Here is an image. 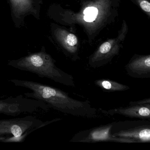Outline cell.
Returning a JSON list of instances; mask_svg holds the SVG:
<instances>
[{
    "label": "cell",
    "mask_w": 150,
    "mask_h": 150,
    "mask_svg": "<svg viewBox=\"0 0 150 150\" xmlns=\"http://www.w3.org/2000/svg\"><path fill=\"white\" fill-rule=\"evenodd\" d=\"M9 81L16 86L31 90L32 92L25 93L24 96L43 102L50 108L79 117L96 118L99 116L100 110L94 107L90 101L75 100L57 88L27 80L11 79Z\"/></svg>",
    "instance_id": "obj_1"
},
{
    "label": "cell",
    "mask_w": 150,
    "mask_h": 150,
    "mask_svg": "<svg viewBox=\"0 0 150 150\" xmlns=\"http://www.w3.org/2000/svg\"><path fill=\"white\" fill-rule=\"evenodd\" d=\"M8 65L18 70L35 74L67 86H75L72 75L56 66L50 56L43 53L35 54L24 59L8 62Z\"/></svg>",
    "instance_id": "obj_2"
},
{
    "label": "cell",
    "mask_w": 150,
    "mask_h": 150,
    "mask_svg": "<svg viewBox=\"0 0 150 150\" xmlns=\"http://www.w3.org/2000/svg\"><path fill=\"white\" fill-rule=\"evenodd\" d=\"M61 120L55 118L43 122L32 115L22 117L0 120V142L21 143V137H28L33 132L49 124Z\"/></svg>",
    "instance_id": "obj_3"
},
{
    "label": "cell",
    "mask_w": 150,
    "mask_h": 150,
    "mask_svg": "<svg viewBox=\"0 0 150 150\" xmlns=\"http://www.w3.org/2000/svg\"><path fill=\"white\" fill-rule=\"evenodd\" d=\"M50 109L43 102L24 97L23 95L0 100V114L7 115L32 114L41 110L48 111Z\"/></svg>",
    "instance_id": "obj_4"
},
{
    "label": "cell",
    "mask_w": 150,
    "mask_h": 150,
    "mask_svg": "<svg viewBox=\"0 0 150 150\" xmlns=\"http://www.w3.org/2000/svg\"><path fill=\"white\" fill-rule=\"evenodd\" d=\"M112 136L135 140L137 143L150 142V122L146 120L114 122Z\"/></svg>",
    "instance_id": "obj_5"
},
{
    "label": "cell",
    "mask_w": 150,
    "mask_h": 150,
    "mask_svg": "<svg viewBox=\"0 0 150 150\" xmlns=\"http://www.w3.org/2000/svg\"><path fill=\"white\" fill-rule=\"evenodd\" d=\"M114 122L93 127L89 129L76 133L70 142L80 143H96L110 142L120 143H137L132 139L116 137L112 136L111 129Z\"/></svg>",
    "instance_id": "obj_6"
},
{
    "label": "cell",
    "mask_w": 150,
    "mask_h": 150,
    "mask_svg": "<svg viewBox=\"0 0 150 150\" xmlns=\"http://www.w3.org/2000/svg\"><path fill=\"white\" fill-rule=\"evenodd\" d=\"M102 114L114 115H119L132 118H138L142 120L150 119V104L145 105H129L128 107H119L108 110H104L99 108Z\"/></svg>",
    "instance_id": "obj_7"
},
{
    "label": "cell",
    "mask_w": 150,
    "mask_h": 150,
    "mask_svg": "<svg viewBox=\"0 0 150 150\" xmlns=\"http://www.w3.org/2000/svg\"><path fill=\"white\" fill-rule=\"evenodd\" d=\"M129 76L136 79L150 78V56H139L132 59L125 66Z\"/></svg>",
    "instance_id": "obj_8"
},
{
    "label": "cell",
    "mask_w": 150,
    "mask_h": 150,
    "mask_svg": "<svg viewBox=\"0 0 150 150\" xmlns=\"http://www.w3.org/2000/svg\"><path fill=\"white\" fill-rule=\"evenodd\" d=\"M94 84L105 92H122L130 89L129 86L109 79H100Z\"/></svg>",
    "instance_id": "obj_9"
},
{
    "label": "cell",
    "mask_w": 150,
    "mask_h": 150,
    "mask_svg": "<svg viewBox=\"0 0 150 150\" xmlns=\"http://www.w3.org/2000/svg\"><path fill=\"white\" fill-rule=\"evenodd\" d=\"M62 42L66 50L70 53H75L77 51L78 39L74 34L65 31L62 32Z\"/></svg>",
    "instance_id": "obj_10"
},
{
    "label": "cell",
    "mask_w": 150,
    "mask_h": 150,
    "mask_svg": "<svg viewBox=\"0 0 150 150\" xmlns=\"http://www.w3.org/2000/svg\"><path fill=\"white\" fill-rule=\"evenodd\" d=\"M84 14V20L87 22H92L95 20L98 14V10L93 7H88L85 9Z\"/></svg>",
    "instance_id": "obj_11"
},
{
    "label": "cell",
    "mask_w": 150,
    "mask_h": 150,
    "mask_svg": "<svg viewBox=\"0 0 150 150\" xmlns=\"http://www.w3.org/2000/svg\"><path fill=\"white\" fill-rule=\"evenodd\" d=\"M137 1L142 10L146 13H150V4L149 1L147 0H137Z\"/></svg>",
    "instance_id": "obj_12"
},
{
    "label": "cell",
    "mask_w": 150,
    "mask_h": 150,
    "mask_svg": "<svg viewBox=\"0 0 150 150\" xmlns=\"http://www.w3.org/2000/svg\"><path fill=\"white\" fill-rule=\"evenodd\" d=\"M150 104V98H148L144 99L141 100L136 101H131L129 103V105H142L145 104Z\"/></svg>",
    "instance_id": "obj_13"
}]
</instances>
